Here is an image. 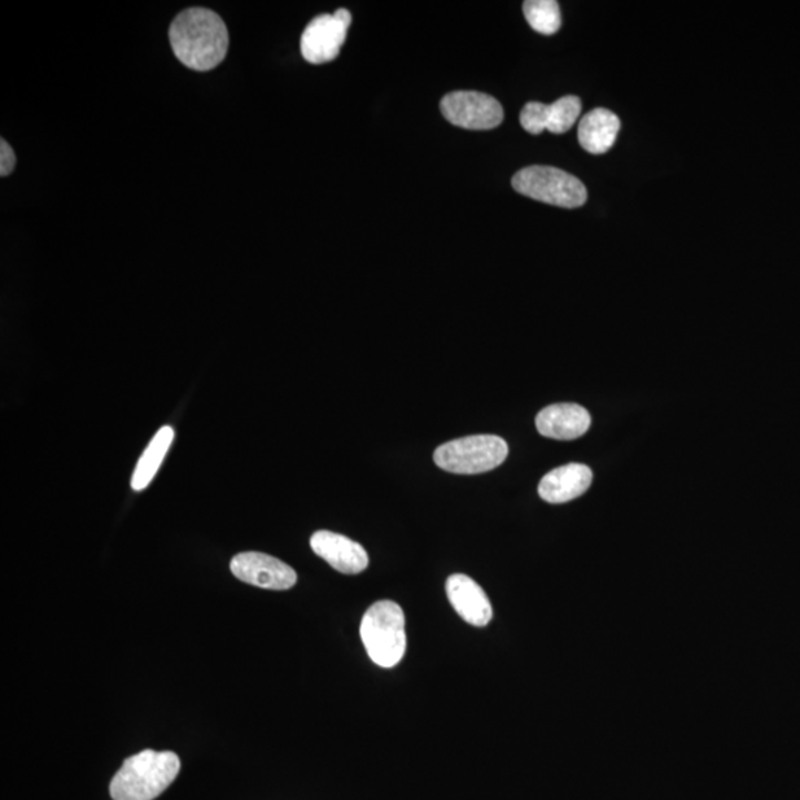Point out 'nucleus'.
<instances>
[{"mask_svg": "<svg viewBox=\"0 0 800 800\" xmlns=\"http://www.w3.org/2000/svg\"><path fill=\"white\" fill-rule=\"evenodd\" d=\"M236 579L266 590H288L297 583V572L285 562L258 552L236 554L230 562Z\"/></svg>", "mask_w": 800, "mask_h": 800, "instance_id": "nucleus-8", "label": "nucleus"}, {"mask_svg": "<svg viewBox=\"0 0 800 800\" xmlns=\"http://www.w3.org/2000/svg\"><path fill=\"white\" fill-rule=\"evenodd\" d=\"M17 164V157L14 150H12L10 144L6 139H0V175L7 177L12 170H14Z\"/></svg>", "mask_w": 800, "mask_h": 800, "instance_id": "nucleus-17", "label": "nucleus"}, {"mask_svg": "<svg viewBox=\"0 0 800 800\" xmlns=\"http://www.w3.org/2000/svg\"><path fill=\"white\" fill-rule=\"evenodd\" d=\"M174 436V428L165 426L153 437L146 451L139 458L133 479H131V488L134 491H144L152 484L153 478H155L157 470L165 460L166 454L169 451L170 445H173Z\"/></svg>", "mask_w": 800, "mask_h": 800, "instance_id": "nucleus-15", "label": "nucleus"}, {"mask_svg": "<svg viewBox=\"0 0 800 800\" xmlns=\"http://www.w3.org/2000/svg\"><path fill=\"white\" fill-rule=\"evenodd\" d=\"M440 111L453 125L471 131L493 129L505 120V111L496 98L475 91H456L445 95Z\"/></svg>", "mask_w": 800, "mask_h": 800, "instance_id": "nucleus-6", "label": "nucleus"}, {"mask_svg": "<svg viewBox=\"0 0 800 800\" xmlns=\"http://www.w3.org/2000/svg\"><path fill=\"white\" fill-rule=\"evenodd\" d=\"M509 456L506 440L496 435H475L447 441L436 449L433 460L441 470L457 475H479L497 469Z\"/></svg>", "mask_w": 800, "mask_h": 800, "instance_id": "nucleus-4", "label": "nucleus"}, {"mask_svg": "<svg viewBox=\"0 0 800 800\" xmlns=\"http://www.w3.org/2000/svg\"><path fill=\"white\" fill-rule=\"evenodd\" d=\"M361 637L377 666L395 667L406 651L404 610L393 601L375 602L362 619Z\"/></svg>", "mask_w": 800, "mask_h": 800, "instance_id": "nucleus-3", "label": "nucleus"}, {"mask_svg": "<svg viewBox=\"0 0 800 800\" xmlns=\"http://www.w3.org/2000/svg\"><path fill=\"white\" fill-rule=\"evenodd\" d=\"M589 411L576 404L550 405L536 418L537 430L550 439L572 440L589 430Z\"/></svg>", "mask_w": 800, "mask_h": 800, "instance_id": "nucleus-12", "label": "nucleus"}, {"mask_svg": "<svg viewBox=\"0 0 800 800\" xmlns=\"http://www.w3.org/2000/svg\"><path fill=\"white\" fill-rule=\"evenodd\" d=\"M449 602L466 623L476 627L488 626L492 620V606L487 593L470 576L454 574L447 581Z\"/></svg>", "mask_w": 800, "mask_h": 800, "instance_id": "nucleus-11", "label": "nucleus"}, {"mask_svg": "<svg viewBox=\"0 0 800 800\" xmlns=\"http://www.w3.org/2000/svg\"><path fill=\"white\" fill-rule=\"evenodd\" d=\"M174 751L143 750L122 765L111 782L113 800H155L180 773Z\"/></svg>", "mask_w": 800, "mask_h": 800, "instance_id": "nucleus-2", "label": "nucleus"}, {"mask_svg": "<svg viewBox=\"0 0 800 800\" xmlns=\"http://www.w3.org/2000/svg\"><path fill=\"white\" fill-rule=\"evenodd\" d=\"M593 474L588 466L571 463L549 471L539 485L540 497L550 505H562L583 496L592 485Z\"/></svg>", "mask_w": 800, "mask_h": 800, "instance_id": "nucleus-13", "label": "nucleus"}, {"mask_svg": "<svg viewBox=\"0 0 800 800\" xmlns=\"http://www.w3.org/2000/svg\"><path fill=\"white\" fill-rule=\"evenodd\" d=\"M310 548L341 574L356 575L368 568L370 558L366 550L341 533L314 532L310 539Z\"/></svg>", "mask_w": 800, "mask_h": 800, "instance_id": "nucleus-10", "label": "nucleus"}, {"mask_svg": "<svg viewBox=\"0 0 800 800\" xmlns=\"http://www.w3.org/2000/svg\"><path fill=\"white\" fill-rule=\"evenodd\" d=\"M619 131V116L606 108H596L580 121L579 142L585 152L603 155L614 146Z\"/></svg>", "mask_w": 800, "mask_h": 800, "instance_id": "nucleus-14", "label": "nucleus"}, {"mask_svg": "<svg viewBox=\"0 0 800 800\" xmlns=\"http://www.w3.org/2000/svg\"><path fill=\"white\" fill-rule=\"evenodd\" d=\"M511 185L518 194L554 207L580 208L588 200V190L579 178L552 166L520 169Z\"/></svg>", "mask_w": 800, "mask_h": 800, "instance_id": "nucleus-5", "label": "nucleus"}, {"mask_svg": "<svg viewBox=\"0 0 800 800\" xmlns=\"http://www.w3.org/2000/svg\"><path fill=\"white\" fill-rule=\"evenodd\" d=\"M169 41L177 59L198 72L217 67L229 50L225 21L207 8L181 12L170 24Z\"/></svg>", "mask_w": 800, "mask_h": 800, "instance_id": "nucleus-1", "label": "nucleus"}, {"mask_svg": "<svg viewBox=\"0 0 800 800\" xmlns=\"http://www.w3.org/2000/svg\"><path fill=\"white\" fill-rule=\"evenodd\" d=\"M523 14L528 24L546 37L561 29L562 17L557 0H528L523 3Z\"/></svg>", "mask_w": 800, "mask_h": 800, "instance_id": "nucleus-16", "label": "nucleus"}, {"mask_svg": "<svg viewBox=\"0 0 800 800\" xmlns=\"http://www.w3.org/2000/svg\"><path fill=\"white\" fill-rule=\"evenodd\" d=\"M352 14L344 8L332 15H319L310 21L301 37V54L310 64H325L339 56L344 45Z\"/></svg>", "mask_w": 800, "mask_h": 800, "instance_id": "nucleus-7", "label": "nucleus"}, {"mask_svg": "<svg viewBox=\"0 0 800 800\" xmlns=\"http://www.w3.org/2000/svg\"><path fill=\"white\" fill-rule=\"evenodd\" d=\"M580 113L581 102L574 95H567L553 104L531 102L520 112V125L532 135H540L544 131L565 134L575 125Z\"/></svg>", "mask_w": 800, "mask_h": 800, "instance_id": "nucleus-9", "label": "nucleus"}]
</instances>
